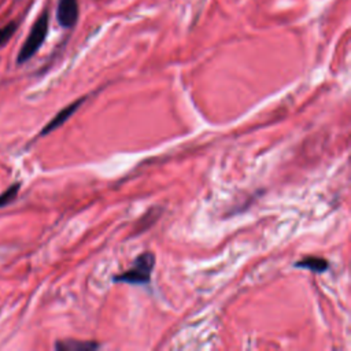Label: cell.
Wrapping results in <instances>:
<instances>
[{
	"label": "cell",
	"mask_w": 351,
	"mask_h": 351,
	"mask_svg": "<svg viewBox=\"0 0 351 351\" xmlns=\"http://www.w3.org/2000/svg\"><path fill=\"white\" fill-rule=\"evenodd\" d=\"M15 31H17V23L15 22H11V23H9V25H6V27L0 29V48L9 43L10 39L15 33Z\"/></svg>",
	"instance_id": "8"
},
{
	"label": "cell",
	"mask_w": 351,
	"mask_h": 351,
	"mask_svg": "<svg viewBox=\"0 0 351 351\" xmlns=\"http://www.w3.org/2000/svg\"><path fill=\"white\" fill-rule=\"evenodd\" d=\"M296 268L309 269L314 273H324L328 270L329 263L327 259L321 258V257H307V258L298 261L295 263Z\"/></svg>",
	"instance_id": "5"
},
{
	"label": "cell",
	"mask_w": 351,
	"mask_h": 351,
	"mask_svg": "<svg viewBox=\"0 0 351 351\" xmlns=\"http://www.w3.org/2000/svg\"><path fill=\"white\" fill-rule=\"evenodd\" d=\"M18 191H19V184H14L9 189H6L5 192L0 195V207H5L13 202L17 197Z\"/></svg>",
	"instance_id": "7"
},
{
	"label": "cell",
	"mask_w": 351,
	"mask_h": 351,
	"mask_svg": "<svg viewBox=\"0 0 351 351\" xmlns=\"http://www.w3.org/2000/svg\"><path fill=\"white\" fill-rule=\"evenodd\" d=\"M154 266H155V255L153 253H143L135 259L133 266L127 272L117 274L114 277V281L133 285L148 284Z\"/></svg>",
	"instance_id": "1"
},
{
	"label": "cell",
	"mask_w": 351,
	"mask_h": 351,
	"mask_svg": "<svg viewBox=\"0 0 351 351\" xmlns=\"http://www.w3.org/2000/svg\"><path fill=\"white\" fill-rule=\"evenodd\" d=\"M47 33H48V14L44 13L40 15L39 19L32 27L31 33H29L27 41L19 51L17 59L18 63H25L39 51L41 44L44 43V40L47 37Z\"/></svg>",
	"instance_id": "2"
},
{
	"label": "cell",
	"mask_w": 351,
	"mask_h": 351,
	"mask_svg": "<svg viewBox=\"0 0 351 351\" xmlns=\"http://www.w3.org/2000/svg\"><path fill=\"white\" fill-rule=\"evenodd\" d=\"M58 22L63 28H73L79 19L77 0H59L57 11Z\"/></svg>",
	"instance_id": "3"
},
{
	"label": "cell",
	"mask_w": 351,
	"mask_h": 351,
	"mask_svg": "<svg viewBox=\"0 0 351 351\" xmlns=\"http://www.w3.org/2000/svg\"><path fill=\"white\" fill-rule=\"evenodd\" d=\"M84 101H85V99L83 97V99H80V101L74 102V103H71V105H69L67 107H65L63 110H61V111H59V113H58V114L55 115V117H54L51 121H49L48 125L44 128L43 131H41V135H43V136L44 135H48L49 132L55 131L57 128H59L61 125H63V123L67 121V119L70 118L71 115L74 114L80 106L83 105Z\"/></svg>",
	"instance_id": "4"
},
{
	"label": "cell",
	"mask_w": 351,
	"mask_h": 351,
	"mask_svg": "<svg viewBox=\"0 0 351 351\" xmlns=\"http://www.w3.org/2000/svg\"><path fill=\"white\" fill-rule=\"evenodd\" d=\"M99 344L95 342H77V340H62L55 344L57 350L63 351H83V350H96L99 348Z\"/></svg>",
	"instance_id": "6"
}]
</instances>
